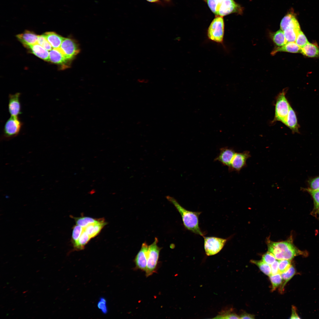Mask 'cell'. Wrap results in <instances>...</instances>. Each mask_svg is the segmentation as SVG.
Returning a JSON list of instances; mask_svg holds the SVG:
<instances>
[{
  "instance_id": "4dcf8cb0",
  "label": "cell",
  "mask_w": 319,
  "mask_h": 319,
  "mask_svg": "<svg viewBox=\"0 0 319 319\" xmlns=\"http://www.w3.org/2000/svg\"><path fill=\"white\" fill-rule=\"evenodd\" d=\"M295 42L301 49L309 42L305 35L301 30L297 35Z\"/></svg>"
},
{
  "instance_id": "7402d4cb",
  "label": "cell",
  "mask_w": 319,
  "mask_h": 319,
  "mask_svg": "<svg viewBox=\"0 0 319 319\" xmlns=\"http://www.w3.org/2000/svg\"><path fill=\"white\" fill-rule=\"evenodd\" d=\"M296 273V269L292 265L286 271L281 274L282 282L279 288V292L283 293L284 290V287L287 283L293 277Z\"/></svg>"
},
{
  "instance_id": "b9f144b4",
  "label": "cell",
  "mask_w": 319,
  "mask_h": 319,
  "mask_svg": "<svg viewBox=\"0 0 319 319\" xmlns=\"http://www.w3.org/2000/svg\"><path fill=\"white\" fill-rule=\"evenodd\" d=\"M137 82L141 83H147L149 82V80L146 79H139L137 80Z\"/></svg>"
},
{
  "instance_id": "d6a6232c",
  "label": "cell",
  "mask_w": 319,
  "mask_h": 319,
  "mask_svg": "<svg viewBox=\"0 0 319 319\" xmlns=\"http://www.w3.org/2000/svg\"><path fill=\"white\" fill-rule=\"evenodd\" d=\"M38 44L48 51H50L53 49L52 47L43 35H38Z\"/></svg>"
},
{
  "instance_id": "e0dca14e",
  "label": "cell",
  "mask_w": 319,
  "mask_h": 319,
  "mask_svg": "<svg viewBox=\"0 0 319 319\" xmlns=\"http://www.w3.org/2000/svg\"><path fill=\"white\" fill-rule=\"evenodd\" d=\"M293 132H298V125L296 113L291 106L284 124Z\"/></svg>"
},
{
  "instance_id": "f1b7e54d",
  "label": "cell",
  "mask_w": 319,
  "mask_h": 319,
  "mask_svg": "<svg viewBox=\"0 0 319 319\" xmlns=\"http://www.w3.org/2000/svg\"><path fill=\"white\" fill-rule=\"evenodd\" d=\"M269 277L272 284L271 290L273 291L281 285L282 282V277L281 274L279 273L271 275Z\"/></svg>"
},
{
  "instance_id": "277c9868",
  "label": "cell",
  "mask_w": 319,
  "mask_h": 319,
  "mask_svg": "<svg viewBox=\"0 0 319 319\" xmlns=\"http://www.w3.org/2000/svg\"><path fill=\"white\" fill-rule=\"evenodd\" d=\"M224 23L223 17L216 16L210 23L207 35L210 40L220 44L223 46Z\"/></svg>"
},
{
  "instance_id": "74e56055",
  "label": "cell",
  "mask_w": 319,
  "mask_h": 319,
  "mask_svg": "<svg viewBox=\"0 0 319 319\" xmlns=\"http://www.w3.org/2000/svg\"><path fill=\"white\" fill-rule=\"evenodd\" d=\"M214 318L240 319V316L234 313H228L225 314L218 315Z\"/></svg>"
},
{
  "instance_id": "ee69618b",
  "label": "cell",
  "mask_w": 319,
  "mask_h": 319,
  "mask_svg": "<svg viewBox=\"0 0 319 319\" xmlns=\"http://www.w3.org/2000/svg\"><path fill=\"white\" fill-rule=\"evenodd\" d=\"M317 212L319 214V209L317 210Z\"/></svg>"
},
{
  "instance_id": "52a82bcc",
  "label": "cell",
  "mask_w": 319,
  "mask_h": 319,
  "mask_svg": "<svg viewBox=\"0 0 319 319\" xmlns=\"http://www.w3.org/2000/svg\"><path fill=\"white\" fill-rule=\"evenodd\" d=\"M203 237L205 251L208 256L214 255L219 253L227 241V239L215 237L204 236Z\"/></svg>"
},
{
  "instance_id": "d6986e66",
  "label": "cell",
  "mask_w": 319,
  "mask_h": 319,
  "mask_svg": "<svg viewBox=\"0 0 319 319\" xmlns=\"http://www.w3.org/2000/svg\"><path fill=\"white\" fill-rule=\"evenodd\" d=\"M43 35L54 48H59L64 38L53 32H47Z\"/></svg>"
},
{
  "instance_id": "7bdbcfd3",
  "label": "cell",
  "mask_w": 319,
  "mask_h": 319,
  "mask_svg": "<svg viewBox=\"0 0 319 319\" xmlns=\"http://www.w3.org/2000/svg\"><path fill=\"white\" fill-rule=\"evenodd\" d=\"M148 2L152 3L156 2L159 1V0H146Z\"/></svg>"
},
{
  "instance_id": "3957f363",
  "label": "cell",
  "mask_w": 319,
  "mask_h": 319,
  "mask_svg": "<svg viewBox=\"0 0 319 319\" xmlns=\"http://www.w3.org/2000/svg\"><path fill=\"white\" fill-rule=\"evenodd\" d=\"M216 16L223 17L231 13L241 14L242 9L234 0H204Z\"/></svg>"
},
{
  "instance_id": "83f0119b",
  "label": "cell",
  "mask_w": 319,
  "mask_h": 319,
  "mask_svg": "<svg viewBox=\"0 0 319 319\" xmlns=\"http://www.w3.org/2000/svg\"><path fill=\"white\" fill-rule=\"evenodd\" d=\"M295 18V14L293 13H289L286 14L282 19L280 23V27L281 30L283 31Z\"/></svg>"
},
{
  "instance_id": "44dd1931",
  "label": "cell",
  "mask_w": 319,
  "mask_h": 319,
  "mask_svg": "<svg viewBox=\"0 0 319 319\" xmlns=\"http://www.w3.org/2000/svg\"><path fill=\"white\" fill-rule=\"evenodd\" d=\"M301 53L310 57H319V48L317 45L308 42L301 48Z\"/></svg>"
},
{
  "instance_id": "7c38bea8",
  "label": "cell",
  "mask_w": 319,
  "mask_h": 319,
  "mask_svg": "<svg viewBox=\"0 0 319 319\" xmlns=\"http://www.w3.org/2000/svg\"><path fill=\"white\" fill-rule=\"evenodd\" d=\"M20 95L19 92L9 95L8 109L11 116L18 117L22 113L19 100Z\"/></svg>"
},
{
  "instance_id": "4316f807",
  "label": "cell",
  "mask_w": 319,
  "mask_h": 319,
  "mask_svg": "<svg viewBox=\"0 0 319 319\" xmlns=\"http://www.w3.org/2000/svg\"><path fill=\"white\" fill-rule=\"evenodd\" d=\"M251 263L256 265L264 274L269 276L271 275V266L263 261L251 260Z\"/></svg>"
},
{
  "instance_id": "8992f818",
  "label": "cell",
  "mask_w": 319,
  "mask_h": 319,
  "mask_svg": "<svg viewBox=\"0 0 319 319\" xmlns=\"http://www.w3.org/2000/svg\"><path fill=\"white\" fill-rule=\"evenodd\" d=\"M158 240L156 237L154 241L149 245L147 267L145 272L147 277L156 272L157 269L160 253L161 249L158 246Z\"/></svg>"
},
{
  "instance_id": "d4e9b609",
  "label": "cell",
  "mask_w": 319,
  "mask_h": 319,
  "mask_svg": "<svg viewBox=\"0 0 319 319\" xmlns=\"http://www.w3.org/2000/svg\"><path fill=\"white\" fill-rule=\"evenodd\" d=\"M271 38L274 43L279 47L287 43L284 32L281 30L273 33Z\"/></svg>"
},
{
  "instance_id": "5b68a950",
  "label": "cell",
  "mask_w": 319,
  "mask_h": 319,
  "mask_svg": "<svg viewBox=\"0 0 319 319\" xmlns=\"http://www.w3.org/2000/svg\"><path fill=\"white\" fill-rule=\"evenodd\" d=\"M286 89H283L276 98L275 115L272 122L280 121L284 124L288 114L290 105L286 96Z\"/></svg>"
},
{
  "instance_id": "60d3db41",
  "label": "cell",
  "mask_w": 319,
  "mask_h": 319,
  "mask_svg": "<svg viewBox=\"0 0 319 319\" xmlns=\"http://www.w3.org/2000/svg\"><path fill=\"white\" fill-rule=\"evenodd\" d=\"M290 318V319H300V318L298 316V315L297 314V313L295 307H294V306H293L292 307V314H291V317Z\"/></svg>"
},
{
  "instance_id": "ac0fdd59",
  "label": "cell",
  "mask_w": 319,
  "mask_h": 319,
  "mask_svg": "<svg viewBox=\"0 0 319 319\" xmlns=\"http://www.w3.org/2000/svg\"><path fill=\"white\" fill-rule=\"evenodd\" d=\"M279 52H286L292 53H301V49L295 42L287 43L284 45L275 48L271 53L272 55Z\"/></svg>"
},
{
  "instance_id": "30bf717a",
  "label": "cell",
  "mask_w": 319,
  "mask_h": 319,
  "mask_svg": "<svg viewBox=\"0 0 319 319\" xmlns=\"http://www.w3.org/2000/svg\"><path fill=\"white\" fill-rule=\"evenodd\" d=\"M58 48L68 60L72 59L79 51L78 45L69 38H64Z\"/></svg>"
},
{
  "instance_id": "9c48e42d",
  "label": "cell",
  "mask_w": 319,
  "mask_h": 319,
  "mask_svg": "<svg viewBox=\"0 0 319 319\" xmlns=\"http://www.w3.org/2000/svg\"><path fill=\"white\" fill-rule=\"evenodd\" d=\"M250 157V152L248 151L236 152L229 167V171L239 172L241 169L246 167L247 160Z\"/></svg>"
},
{
  "instance_id": "f546056e",
  "label": "cell",
  "mask_w": 319,
  "mask_h": 319,
  "mask_svg": "<svg viewBox=\"0 0 319 319\" xmlns=\"http://www.w3.org/2000/svg\"><path fill=\"white\" fill-rule=\"evenodd\" d=\"M83 230V228L79 225L76 224L73 227L71 237L73 245L76 243Z\"/></svg>"
},
{
  "instance_id": "d590c367",
  "label": "cell",
  "mask_w": 319,
  "mask_h": 319,
  "mask_svg": "<svg viewBox=\"0 0 319 319\" xmlns=\"http://www.w3.org/2000/svg\"><path fill=\"white\" fill-rule=\"evenodd\" d=\"M276 259L274 255L268 251L263 255L262 258V261L269 265L272 264Z\"/></svg>"
},
{
  "instance_id": "8fae6325",
  "label": "cell",
  "mask_w": 319,
  "mask_h": 319,
  "mask_svg": "<svg viewBox=\"0 0 319 319\" xmlns=\"http://www.w3.org/2000/svg\"><path fill=\"white\" fill-rule=\"evenodd\" d=\"M149 245L146 242L143 243L141 248L136 256L134 262L135 269L145 272L147 267Z\"/></svg>"
},
{
  "instance_id": "2e32d148",
  "label": "cell",
  "mask_w": 319,
  "mask_h": 319,
  "mask_svg": "<svg viewBox=\"0 0 319 319\" xmlns=\"http://www.w3.org/2000/svg\"><path fill=\"white\" fill-rule=\"evenodd\" d=\"M30 50L31 51L39 58L45 61H49V52L38 44L24 45Z\"/></svg>"
},
{
  "instance_id": "5bb4252c",
  "label": "cell",
  "mask_w": 319,
  "mask_h": 319,
  "mask_svg": "<svg viewBox=\"0 0 319 319\" xmlns=\"http://www.w3.org/2000/svg\"><path fill=\"white\" fill-rule=\"evenodd\" d=\"M106 224L104 219L100 218L96 222L90 224L83 228L92 238L97 236Z\"/></svg>"
},
{
  "instance_id": "cb8c5ba5",
  "label": "cell",
  "mask_w": 319,
  "mask_h": 319,
  "mask_svg": "<svg viewBox=\"0 0 319 319\" xmlns=\"http://www.w3.org/2000/svg\"><path fill=\"white\" fill-rule=\"evenodd\" d=\"M91 239L88 234L84 230L76 243L74 245V249L77 250H83L84 248L85 245Z\"/></svg>"
},
{
  "instance_id": "4fadbf2b",
  "label": "cell",
  "mask_w": 319,
  "mask_h": 319,
  "mask_svg": "<svg viewBox=\"0 0 319 319\" xmlns=\"http://www.w3.org/2000/svg\"><path fill=\"white\" fill-rule=\"evenodd\" d=\"M220 150L219 154L215 159L214 160L219 161L223 165L229 167L236 153L235 151L233 149L227 147L222 148Z\"/></svg>"
},
{
  "instance_id": "6da1fadb",
  "label": "cell",
  "mask_w": 319,
  "mask_h": 319,
  "mask_svg": "<svg viewBox=\"0 0 319 319\" xmlns=\"http://www.w3.org/2000/svg\"><path fill=\"white\" fill-rule=\"evenodd\" d=\"M266 243L268 251L272 253L278 260H291L298 255H305V253L294 245L291 237L285 241L276 242L267 238Z\"/></svg>"
},
{
  "instance_id": "ba28073f",
  "label": "cell",
  "mask_w": 319,
  "mask_h": 319,
  "mask_svg": "<svg viewBox=\"0 0 319 319\" xmlns=\"http://www.w3.org/2000/svg\"><path fill=\"white\" fill-rule=\"evenodd\" d=\"M22 123L18 117L11 116L6 121L3 130V137L9 139L18 135L22 126Z\"/></svg>"
},
{
  "instance_id": "8d00e7d4",
  "label": "cell",
  "mask_w": 319,
  "mask_h": 319,
  "mask_svg": "<svg viewBox=\"0 0 319 319\" xmlns=\"http://www.w3.org/2000/svg\"><path fill=\"white\" fill-rule=\"evenodd\" d=\"M309 185L310 188L314 190L319 189V176L312 179L310 180Z\"/></svg>"
},
{
  "instance_id": "f6af8a7d",
  "label": "cell",
  "mask_w": 319,
  "mask_h": 319,
  "mask_svg": "<svg viewBox=\"0 0 319 319\" xmlns=\"http://www.w3.org/2000/svg\"><path fill=\"white\" fill-rule=\"evenodd\" d=\"M165 0V1H169L170 0Z\"/></svg>"
},
{
  "instance_id": "ffe728a7",
  "label": "cell",
  "mask_w": 319,
  "mask_h": 319,
  "mask_svg": "<svg viewBox=\"0 0 319 319\" xmlns=\"http://www.w3.org/2000/svg\"><path fill=\"white\" fill-rule=\"evenodd\" d=\"M68 61L58 48H53L49 52V61L61 64L65 63Z\"/></svg>"
},
{
  "instance_id": "1f68e13d",
  "label": "cell",
  "mask_w": 319,
  "mask_h": 319,
  "mask_svg": "<svg viewBox=\"0 0 319 319\" xmlns=\"http://www.w3.org/2000/svg\"><path fill=\"white\" fill-rule=\"evenodd\" d=\"M278 260L279 273L280 274L287 270L291 266V260L286 259Z\"/></svg>"
},
{
  "instance_id": "9a60e30c",
  "label": "cell",
  "mask_w": 319,
  "mask_h": 319,
  "mask_svg": "<svg viewBox=\"0 0 319 319\" xmlns=\"http://www.w3.org/2000/svg\"><path fill=\"white\" fill-rule=\"evenodd\" d=\"M16 36L24 45L38 44V35L32 32L26 30L24 33L17 35Z\"/></svg>"
},
{
  "instance_id": "603a6c76",
  "label": "cell",
  "mask_w": 319,
  "mask_h": 319,
  "mask_svg": "<svg viewBox=\"0 0 319 319\" xmlns=\"http://www.w3.org/2000/svg\"><path fill=\"white\" fill-rule=\"evenodd\" d=\"M300 30V27L289 26L284 31L287 43L295 42L297 35Z\"/></svg>"
},
{
  "instance_id": "ab89813d",
  "label": "cell",
  "mask_w": 319,
  "mask_h": 319,
  "mask_svg": "<svg viewBox=\"0 0 319 319\" xmlns=\"http://www.w3.org/2000/svg\"><path fill=\"white\" fill-rule=\"evenodd\" d=\"M240 319H254L255 316L253 315L244 312L240 315Z\"/></svg>"
},
{
  "instance_id": "f35d334b",
  "label": "cell",
  "mask_w": 319,
  "mask_h": 319,
  "mask_svg": "<svg viewBox=\"0 0 319 319\" xmlns=\"http://www.w3.org/2000/svg\"><path fill=\"white\" fill-rule=\"evenodd\" d=\"M279 261L278 260H276L271 265V275H274L279 273Z\"/></svg>"
},
{
  "instance_id": "484cf974",
  "label": "cell",
  "mask_w": 319,
  "mask_h": 319,
  "mask_svg": "<svg viewBox=\"0 0 319 319\" xmlns=\"http://www.w3.org/2000/svg\"><path fill=\"white\" fill-rule=\"evenodd\" d=\"M73 217L75 221L76 224L83 228H84L90 224L96 222L99 219H95L87 217Z\"/></svg>"
},
{
  "instance_id": "836d02e7",
  "label": "cell",
  "mask_w": 319,
  "mask_h": 319,
  "mask_svg": "<svg viewBox=\"0 0 319 319\" xmlns=\"http://www.w3.org/2000/svg\"><path fill=\"white\" fill-rule=\"evenodd\" d=\"M305 190L312 196L314 202L315 206L317 210L319 209V190H314L310 188Z\"/></svg>"
},
{
  "instance_id": "7a4b0ae2",
  "label": "cell",
  "mask_w": 319,
  "mask_h": 319,
  "mask_svg": "<svg viewBox=\"0 0 319 319\" xmlns=\"http://www.w3.org/2000/svg\"><path fill=\"white\" fill-rule=\"evenodd\" d=\"M167 199L172 204L180 214L184 227L186 230L202 237L205 233L201 229L199 225V217L201 212L188 210L182 206L173 197L167 196Z\"/></svg>"
},
{
  "instance_id": "e575fe53",
  "label": "cell",
  "mask_w": 319,
  "mask_h": 319,
  "mask_svg": "<svg viewBox=\"0 0 319 319\" xmlns=\"http://www.w3.org/2000/svg\"><path fill=\"white\" fill-rule=\"evenodd\" d=\"M97 306L98 309L101 312L104 314H106L108 312V308L107 304L106 299L104 297L100 298L98 302Z\"/></svg>"
},
{
  "instance_id": "bcb514c9",
  "label": "cell",
  "mask_w": 319,
  "mask_h": 319,
  "mask_svg": "<svg viewBox=\"0 0 319 319\" xmlns=\"http://www.w3.org/2000/svg\"><path fill=\"white\" fill-rule=\"evenodd\" d=\"M318 190H319V189Z\"/></svg>"
}]
</instances>
